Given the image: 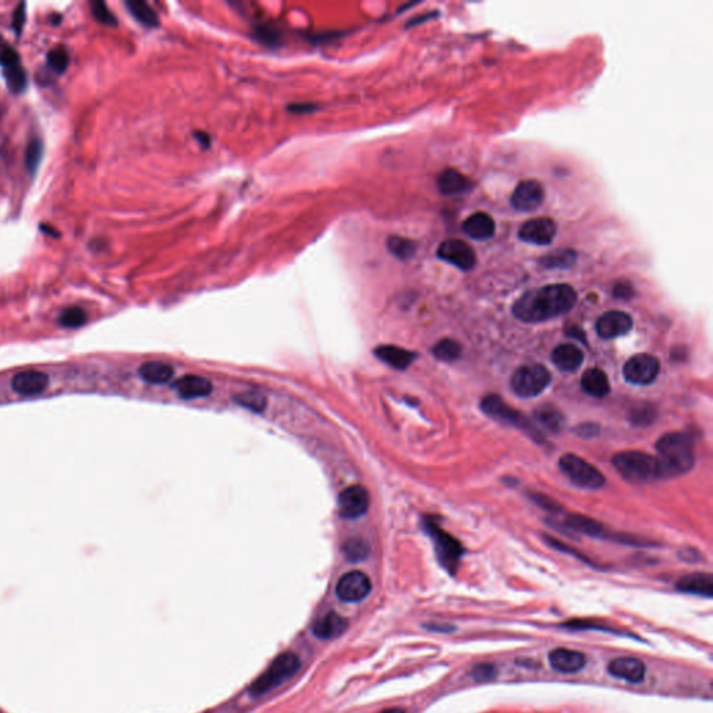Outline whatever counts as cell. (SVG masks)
<instances>
[{"mask_svg": "<svg viewBox=\"0 0 713 713\" xmlns=\"http://www.w3.org/2000/svg\"><path fill=\"white\" fill-rule=\"evenodd\" d=\"M577 302V291L566 283L548 285L524 292L511 306L513 315L525 323H539L562 316Z\"/></svg>", "mask_w": 713, "mask_h": 713, "instance_id": "cell-1", "label": "cell"}, {"mask_svg": "<svg viewBox=\"0 0 713 713\" xmlns=\"http://www.w3.org/2000/svg\"><path fill=\"white\" fill-rule=\"evenodd\" d=\"M665 479L687 474L694 467V442L689 433L669 432L656 442Z\"/></svg>", "mask_w": 713, "mask_h": 713, "instance_id": "cell-2", "label": "cell"}, {"mask_svg": "<svg viewBox=\"0 0 713 713\" xmlns=\"http://www.w3.org/2000/svg\"><path fill=\"white\" fill-rule=\"evenodd\" d=\"M613 467L628 482L649 483L665 479L662 465L656 456L644 451H621L612 458Z\"/></svg>", "mask_w": 713, "mask_h": 713, "instance_id": "cell-3", "label": "cell"}, {"mask_svg": "<svg viewBox=\"0 0 713 713\" xmlns=\"http://www.w3.org/2000/svg\"><path fill=\"white\" fill-rule=\"evenodd\" d=\"M423 525L433 542L435 555L439 565L449 574L454 575L458 570L461 558L465 553L464 546L458 539L444 531L435 517H425Z\"/></svg>", "mask_w": 713, "mask_h": 713, "instance_id": "cell-4", "label": "cell"}, {"mask_svg": "<svg viewBox=\"0 0 713 713\" xmlns=\"http://www.w3.org/2000/svg\"><path fill=\"white\" fill-rule=\"evenodd\" d=\"M481 410L488 417L499 423L520 429L537 443L545 442V433L534 424V421H531L527 416H524L518 410L510 407L497 395H488L486 397H483L481 402Z\"/></svg>", "mask_w": 713, "mask_h": 713, "instance_id": "cell-5", "label": "cell"}, {"mask_svg": "<svg viewBox=\"0 0 713 713\" xmlns=\"http://www.w3.org/2000/svg\"><path fill=\"white\" fill-rule=\"evenodd\" d=\"M301 668L299 658L292 652L279 655L274 663L253 683L250 694L253 697H262L275 690L287 680H290Z\"/></svg>", "mask_w": 713, "mask_h": 713, "instance_id": "cell-6", "label": "cell"}, {"mask_svg": "<svg viewBox=\"0 0 713 713\" xmlns=\"http://www.w3.org/2000/svg\"><path fill=\"white\" fill-rule=\"evenodd\" d=\"M552 376L541 364L523 365L511 375V390L523 399H531L541 395L549 385Z\"/></svg>", "mask_w": 713, "mask_h": 713, "instance_id": "cell-7", "label": "cell"}, {"mask_svg": "<svg viewBox=\"0 0 713 713\" xmlns=\"http://www.w3.org/2000/svg\"><path fill=\"white\" fill-rule=\"evenodd\" d=\"M559 467L571 483L578 488L596 490L603 488L606 483V478L596 467L575 454L569 453L562 456L559 460Z\"/></svg>", "mask_w": 713, "mask_h": 713, "instance_id": "cell-8", "label": "cell"}, {"mask_svg": "<svg viewBox=\"0 0 713 713\" xmlns=\"http://www.w3.org/2000/svg\"><path fill=\"white\" fill-rule=\"evenodd\" d=\"M661 371V362L656 357L642 353L631 357L624 368L623 375L628 383L633 385H649L652 383Z\"/></svg>", "mask_w": 713, "mask_h": 713, "instance_id": "cell-9", "label": "cell"}, {"mask_svg": "<svg viewBox=\"0 0 713 713\" xmlns=\"http://www.w3.org/2000/svg\"><path fill=\"white\" fill-rule=\"evenodd\" d=\"M437 258L464 272L471 271L476 265V254L474 248L465 241L457 239L440 243L437 248Z\"/></svg>", "mask_w": 713, "mask_h": 713, "instance_id": "cell-10", "label": "cell"}, {"mask_svg": "<svg viewBox=\"0 0 713 713\" xmlns=\"http://www.w3.org/2000/svg\"><path fill=\"white\" fill-rule=\"evenodd\" d=\"M372 589L369 577L362 571L346 572L336 585V595L344 602H360L365 599Z\"/></svg>", "mask_w": 713, "mask_h": 713, "instance_id": "cell-11", "label": "cell"}, {"mask_svg": "<svg viewBox=\"0 0 713 713\" xmlns=\"http://www.w3.org/2000/svg\"><path fill=\"white\" fill-rule=\"evenodd\" d=\"M545 201V188L537 180L521 181L511 194L510 202L516 211L534 212Z\"/></svg>", "mask_w": 713, "mask_h": 713, "instance_id": "cell-12", "label": "cell"}, {"mask_svg": "<svg viewBox=\"0 0 713 713\" xmlns=\"http://www.w3.org/2000/svg\"><path fill=\"white\" fill-rule=\"evenodd\" d=\"M558 233V225L551 218H535L527 220L518 230L521 241L535 246H549Z\"/></svg>", "mask_w": 713, "mask_h": 713, "instance_id": "cell-13", "label": "cell"}, {"mask_svg": "<svg viewBox=\"0 0 713 713\" xmlns=\"http://www.w3.org/2000/svg\"><path fill=\"white\" fill-rule=\"evenodd\" d=\"M339 514L346 520H355L364 516L369 507V495L361 485L346 488L339 495Z\"/></svg>", "mask_w": 713, "mask_h": 713, "instance_id": "cell-14", "label": "cell"}, {"mask_svg": "<svg viewBox=\"0 0 713 713\" xmlns=\"http://www.w3.org/2000/svg\"><path fill=\"white\" fill-rule=\"evenodd\" d=\"M633 318L623 311H609L596 320V333L599 337L609 340L627 334L633 329Z\"/></svg>", "mask_w": 713, "mask_h": 713, "instance_id": "cell-15", "label": "cell"}, {"mask_svg": "<svg viewBox=\"0 0 713 713\" xmlns=\"http://www.w3.org/2000/svg\"><path fill=\"white\" fill-rule=\"evenodd\" d=\"M607 672L616 679L628 683H641L645 677L647 666L638 658H617L607 665Z\"/></svg>", "mask_w": 713, "mask_h": 713, "instance_id": "cell-16", "label": "cell"}, {"mask_svg": "<svg viewBox=\"0 0 713 713\" xmlns=\"http://www.w3.org/2000/svg\"><path fill=\"white\" fill-rule=\"evenodd\" d=\"M549 663L553 670L560 673H577L586 665V658L582 652L558 648L549 654Z\"/></svg>", "mask_w": 713, "mask_h": 713, "instance_id": "cell-17", "label": "cell"}, {"mask_svg": "<svg viewBox=\"0 0 713 713\" xmlns=\"http://www.w3.org/2000/svg\"><path fill=\"white\" fill-rule=\"evenodd\" d=\"M49 383V378L38 371H25L14 375L11 386L21 396H35L42 393Z\"/></svg>", "mask_w": 713, "mask_h": 713, "instance_id": "cell-18", "label": "cell"}, {"mask_svg": "<svg viewBox=\"0 0 713 713\" xmlns=\"http://www.w3.org/2000/svg\"><path fill=\"white\" fill-rule=\"evenodd\" d=\"M178 396L185 400L202 399L212 393L213 388L209 379L198 375H185L174 383Z\"/></svg>", "mask_w": 713, "mask_h": 713, "instance_id": "cell-19", "label": "cell"}, {"mask_svg": "<svg viewBox=\"0 0 713 713\" xmlns=\"http://www.w3.org/2000/svg\"><path fill=\"white\" fill-rule=\"evenodd\" d=\"M676 589L683 593H691L704 598L713 596V578L708 572H693L682 577L676 582Z\"/></svg>", "mask_w": 713, "mask_h": 713, "instance_id": "cell-20", "label": "cell"}, {"mask_svg": "<svg viewBox=\"0 0 713 713\" xmlns=\"http://www.w3.org/2000/svg\"><path fill=\"white\" fill-rule=\"evenodd\" d=\"M464 233L474 240H489L495 236V220L485 212H475L463 223Z\"/></svg>", "mask_w": 713, "mask_h": 713, "instance_id": "cell-21", "label": "cell"}, {"mask_svg": "<svg viewBox=\"0 0 713 713\" xmlns=\"http://www.w3.org/2000/svg\"><path fill=\"white\" fill-rule=\"evenodd\" d=\"M348 627V621L340 614L330 612L315 621L312 633L320 640H333L340 637Z\"/></svg>", "mask_w": 713, "mask_h": 713, "instance_id": "cell-22", "label": "cell"}, {"mask_svg": "<svg viewBox=\"0 0 713 713\" xmlns=\"http://www.w3.org/2000/svg\"><path fill=\"white\" fill-rule=\"evenodd\" d=\"M584 361V353L574 344H560L552 351V362L563 372L577 371Z\"/></svg>", "mask_w": 713, "mask_h": 713, "instance_id": "cell-23", "label": "cell"}, {"mask_svg": "<svg viewBox=\"0 0 713 713\" xmlns=\"http://www.w3.org/2000/svg\"><path fill=\"white\" fill-rule=\"evenodd\" d=\"M375 355L396 369H407L417 358L416 353L397 346H381L375 350Z\"/></svg>", "mask_w": 713, "mask_h": 713, "instance_id": "cell-24", "label": "cell"}, {"mask_svg": "<svg viewBox=\"0 0 713 713\" xmlns=\"http://www.w3.org/2000/svg\"><path fill=\"white\" fill-rule=\"evenodd\" d=\"M582 390L596 399H603L610 393V383L606 374L599 368H591L581 378Z\"/></svg>", "mask_w": 713, "mask_h": 713, "instance_id": "cell-25", "label": "cell"}, {"mask_svg": "<svg viewBox=\"0 0 713 713\" xmlns=\"http://www.w3.org/2000/svg\"><path fill=\"white\" fill-rule=\"evenodd\" d=\"M534 424L538 428L551 433H558L565 427L566 418L563 413L553 406H541L534 411Z\"/></svg>", "mask_w": 713, "mask_h": 713, "instance_id": "cell-26", "label": "cell"}, {"mask_svg": "<svg viewBox=\"0 0 713 713\" xmlns=\"http://www.w3.org/2000/svg\"><path fill=\"white\" fill-rule=\"evenodd\" d=\"M470 180L454 169H446L437 176V188L444 195H456L468 190Z\"/></svg>", "mask_w": 713, "mask_h": 713, "instance_id": "cell-27", "label": "cell"}, {"mask_svg": "<svg viewBox=\"0 0 713 713\" xmlns=\"http://www.w3.org/2000/svg\"><path fill=\"white\" fill-rule=\"evenodd\" d=\"M140 376L145 382L152 385H163L171 381L174 369L171 365L160 361H148L139 369Z\"/></svg>", "mask_w": 713, "mask_h": 713, "instance_id": "cell-28", "label": "cell"}, {"mask_svg": "<svg viewBox=\"0 0 713 713\" xmlns=\"http://www.w3.org/2000/svg\"><path fill=\"white\" fill-rule=\"evenodd\" d=\"M577 262V253L572 250H556L539 260V265L545 269H570Z\"/></svg>", "mask_w": 713, "mask_h": 713, "instance_id": "cell-29", "label": "cell"}, {"mask_svg": "<svg viewBox=\"0 0 713 713\" xmlns=\"http://www.w3.org/2000/svg\"><path fill=\"white\" fill-rule=\"evenodd\" d=\"M126 6L132 15L146 28H156L159 25V17L155 10L145 1L141 0H130L126 1Z\"/></svg>", "mask_w": 713, "mask_h": 713, "instance_id": "cell-30", "label": "cell"}, {"mask_svg": "<svg viewBox=\"0 0 713 713\" xmlns=\"http://www.w3.org/2000/svg\"><path fill=\"white\" fill-rule=\"evenodd\" d=\"M432 353L433 355L440 360V361H444V362H453L456 360L460 358L461 353H463V348H461V344L457 343L456 340H451V339H443L440 341H437L433 348H432Z\"/></svg>", "mask_w": 713, "mask_h": 713, "instance_id": "cell-31", "label": "cell"}, {"mask_svg": "<svg viewBox=\"0 0 713 713\" xmlns=\"http://www.w3.org/2000/svg\"><path fill=\"white\" fill-rule=\"evenodd\" d=\"M388 248L389 251L399 260H410L413 258V255L416 254V250H417V246L414 241L406 239V237H400V236H392L389 237L388 240Z\"/></svg>", "mask_w": 713, "mask_h": 713, "instance_id": "cell-32", "label": "cell"}, {"mask_svg": "<svg viewBox=\"0 0 713 713\" xmlns=\"http://www.w3.org/2000/svg\"><path fill=\"white\" fill-rule=\"evenodd\" d=\"M343 553L348 562H361L365 560L369 555L368 544L361 538H351L343 545Z\"/></svg>", "mask_w": 713, "mask_h": 713, "instance_id": "cell-33", "label": "cell"}, {"mask_svg": "<svg viewBox=\"0 0 713 713\" xmlns=\"http://www.w3.org/2000/svg\"><path fill=\"white\" fill-rule=\"evenodd\" d=\"M656 416H658L656 409L652 404L644 403V404H638V406L633 407V410L630 413V421L633 425L647 427V425H651L656 420Z\"/></svg>", "mask_w": 713, "mask_h": 713, "instance_id": "cell-34", "label": "cell"}, {"mask_svg": "<svg viewBox=\"0 0 713 713\" xmlns=\"http://www.w3.org/2000/svg\"><path fill=\"white\" fill-rule=\"evenodd\" d=\"M236 402H237V404H240L244 409L251 410L254 413H262L267 406L265 396L262 393L254 392V390L240 395L239 397H236Z\"/></svg>", "mask_w": 713, "mask_h": 713, "instance_id": "cell-35", "label": "cell"}, {"mask_svg": "<svg viewBox=\"0 0 713 713\" xmlns=\"http://www.w3.org/2000/svg\"><path fill=\"white\" fill-rule=\"evenodd\" d=\"M4 78L8 90L14 94L22 92L27 85V76L20 66L4 69Z\"/></svg>", "mask_w": 713, "mask_h": 713, "instance_id": "cell-36", "label": "cell"}, {"mask_svg": "<svg viewBox=\"0 0 713 713\" xmlns=\"http://www.w3.org/2000/svg\"><path fill=\"white\" fill-rule=\"evenodd\" d=\"M42 155H43V146H42L41 140L35 139V140L29 141L27 146V150H25V166L31 174H35V171L42 160Z\"/></svg>", "mask_w": 713, "mask_h": 713, "instance_id": "cell-37", "label": "cell"}, {"mask_svg": "<svg viewBox=\"0 0 713 713\" xmlns=\"http://www.w3.org/2000/svg\"><path fill=\"white\" fill-rule=\"evenodd\" d=\"M59 322L64 327H80L87 322V313L78 306H70L62 312Z\"/></svg>", "mask_w": 713, "mask_h": 713, "instance_id": "cell-38", "label": "cell"}, {"mask_svg": "<svg viewBox=\"0 0 713 713\" xmlns=\"http://www.w3.org/2000/svg\"><path fill=\"white\" fill-rule=\"evenodd\" d=\"M48 64L56 71V73H64L69 66V53L64 48L59 46L52 49L48 53Z\"/></svg>", "mask_w": 713, "mask_h": 713, "instance_id": "cell-39", "label": "cell"}, {"mask_svg": "<svg viewBox=\"0 0 713 713\" xmlns=\"http://www.w3.org/2000/svg\"><path fill=\"white\" fill-rule=\"evenodd\" d=\"M91 10H92V14L98 22L106 24V25H116L115 15L109 11L108 6L104 1H92Z\"/></svg>", "mask_w": 713, "mask_h": 713, "instance_id": "cell-40", "label": "cell"}, {"mask_svg": "<svg viewBox=\"0 0 713 713\" xmlns=\"http://www.w3.org/2000/svg\"><path fill=\"white\" fill-rule=\"evenodd\" d=\"M530 497H531V500L534 503L541 506V509H544V510H546L549 513L558 514V513L563 511V507L556 500H553L551 496L541 495V493H530Z\"/></svg>", "mask_w": 713, "mask_h": 713, "instance_id": "cell-41", "label": "cell"}, {"mask_svg": "<svg viewBox=\"0 0 713 713\" xmlns=\"http://www.w3.org/2000/svg\"><path fill=\"white\" fill-rule=\"evenodd\" d=\"M497 675V670L493 665L490 663H481V665H476L474 669H472V679L475 682H490L496 677Z\"/></svg>", "mask_w": 713, "mask_h": 713, "instance_id": "cell-42", "label": "cell"}, {"mask_svg": "<svg viewBox=\"0 0 713 713\" xmlns=\"http://www.w3.org/2000/svg\"><path fill=\"white\" fill-rule=\"evenodd\" d=\"M0 64L4 69L20 66V56H18V53L14 49L8 48V46H3L0 49Z\"/></svg>", "mask_w": 713, "mask_h": 713, "instance_id": "cell-43", "label": "cell"}, {"mask_svg": "<svg viewBox=\"0 0 713 713\" xmlns=\"http://www.w3.org/2000/svg\"><path fill=\"white\" fill-rule=\"evenodd\" d=\"M613 295L621 299H630L634 297V288L627 282H620L613 287Z\"/></svg>", "mask_w": 713, "mask_h": 713, "instance_id": "cell-44", "label": "cell"}, {"mask_svg": "<svg viewBox=\"0 0 713 713\" xmlns=\"http://www.w3.org/2000/svg\"><path fill=\"white\" fill-rule=\"evenodd\" d=\"M24 22H25V4L21 3V4H18V7L15 8L14 15H13V27H14V31L17 32V35H20V32L22 31Z\"/></svg>", "mask_w": 713, "mask_h": 713, "instance_id": "cell-45", "label": "cell"}, {"mask_svg": "<svg viewBox=\"0 0 713 713\" xmlns=\"http://www.w3.org/2000/svg\"><path fill=\"white\" fill-rule=\"evenodd\" d=\"M574 432H575V435H578V436H581L584 439H589V437H593V436H596L599 433V427L595 425V424L588 423V424H582V425L577 427V428L574 429Z\"/></svg>", "mask_w": 713, "mask_h": 713, "instance_id": "cell-46", "label": "cell"}, {"mask_svg": "<svg viewBox=\"0 0 713 713\" xmlns=\"http://www.w3.org/2000/svg\"><path fill=\"white\" fill-rule=\"evenodd\" d=\"M567 329H569V330H567V334H569L570 337H575V339L581 340L582 343H586L585 333H584V330H582L581 327H578V326H570V327H567Z\"/></svg>", "mask_w": 713, "mask_h": 713, "instance_id": "cell-47", "label": "cell"}, {"mask_svg": "<svg viewBox=\"0 0 713 713\" xmlns=\"http://www.w3.org/2000/svg\"><path fill=\"white\" fill-rule=\"evenodd\" d=\"M429 630L432 631H440V633H447V631H453L454 627H449V626H439V624H435V626H429Z\"/></svg>", "mask_w": 713, "mask_h": 713, "instance_id": "cell-48", "label": "cell"}, {"mask_svg": "<svg viewBox=\"0 0 713 713\" xmlns=\"http://www.w3.org/2000/svg\"><path fill=\"white\" fill-rule=\"evenodd\" d=\"M381 713H406V712H404L403 710H400V708H389V710H385V711H382V712Z\"/></svg>", "mask_w": 713, "mask_h": 713, "instance_id": "cell-49", "label": "cell"}]
</instances>
